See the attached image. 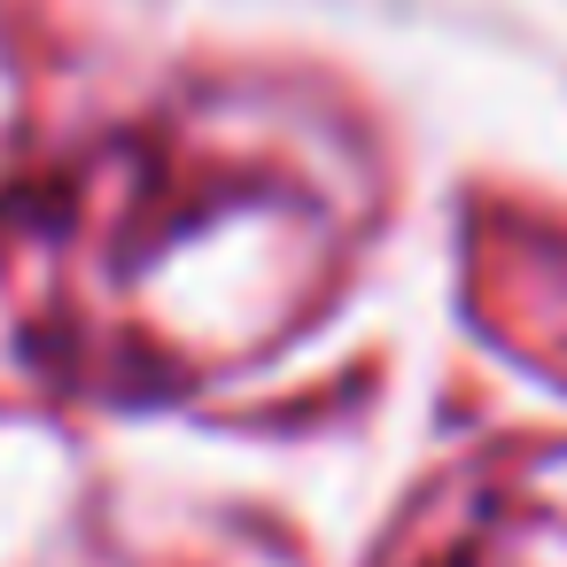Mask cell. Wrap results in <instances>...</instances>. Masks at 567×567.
Here are the masks:
<instances>
[{
	"instance_id": "obj_1",
	"label": "cell",
	"mask_w": 567,
	"mask_h": 567,
	"mask_svg": "<svg viewBox=\"0 0 567 567\" xmlns=\"http://www.w3.org/2000/svg\"><path fill=\"white\" fill-rule=\"evenodd\" d=\"M342 241L327 110L164 102L0 203V288L55 358L187 373L303 319Z\"/></svg>"
},
{
	"instance_id": "obj_2",
	"label": "cell",
	"mask_w": 567,
	"mask_h": 567,
	"mask_svg": "<svg viewBox=\"0 0 567 567\" xmlns=\"http://www.w3.org/2000/svg\"><path fill=\"white\" fill-rule=\"evenodd\" d=\"M0 125H9V71H0Z\"/></svg>"
}]
</instances>
